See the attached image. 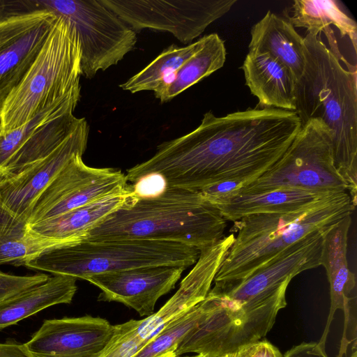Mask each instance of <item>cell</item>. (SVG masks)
Masks as SVG:
<instances>
[{"instance_id": "31", "label": "cell", "mask_w": 357, "mask_h": 357, "mask_svg": "<svg viewBox=\"0 0 357 357\" xmlns=\"http://www.w3.org/2000/svg\"><path fill=\"white\" fill-rule=\"evenodd\" d=\"M222 357H283V355L271 342L260 340L242 346Z\"/></svg>"}, {"instance_id": "27", "label": "cell", "mask_w": 357, "mask_h": 357, "mask_svg": "<svg viewBox=\"0 0 357 357\" xmlns=\"http://www.w3.org/2000/svg\"><path fill=\"white\" fill-rule=\"evenodd\" d=\"M72 244L25 230L20 236L0 238V264L26 267L29 261L50 250Z\"/></svg>"}, {"instance_id": "19", "label": "cell", "mask_w": 357, "mask_h": 357, "mask_svg": "<svg viewBox=\"0 0 357 357\" xmlns=\"http://www.w3.org/2000/svg\"><path fill=\"white\" fill-rule=\"evenodd\" d=\"M257 107L295 111L297 80L291 70L266 53L248 52L241 66Z\"/></svg>"}, {"instance_id": "32", "label": "cell", "mask_w": 357, "mask_h": 357, "mask_svg": "<svg viewBox=\"0 0 357 357\" xmlns=\"http://www.w3.org/2000/svg\"><path fill=\"white\" fill-rule=\"evenodd\" d=\"M283 357H328L325 349L317 342H303L287 351Z\"/></svg>"}, {"instance_id": "9", "label": "cell", "mask_w": 357, "mask_h": 357, "mask_svg": "<svg viewBox=\"0 0 357 357\" xmlns=\"http://www.w3.org/2000/svg\"><path fill=\"white\" fill-rule=\"evenodd\" d=\"M30 10L45 9L62 17L75 32L82 75L91 79L116 65L136 42L135 31L100 0H26Z\"/></svg>"}, {"instance_id": "2", "label": "cell", "mask_w": 357, "mask_h": 357, "mask_svg": "<svg viewBox=\"0 0 357 357\" xmlns=\"http://www.w3.org/2000/svg\"><path fill=\"white\" fill-rule=\"evenodd\" d=\"M305 66L296 83V109L302 125L317 119L331 132L336 166L344 177L352 203L357 192L356 67L337 56L322 41L320 32L303 38Z\"/></svg>"}, {"instance_id": "1", "label": "cell", "mask_w": 357, "mask_h": 357, "mask_svg": "<svg viewBox=\"0 0 357 357\" xmlns=\"http://www.w3.org/2000/svg\"><path fill=\"white\" fill-rule=\"evenodd\" d=\"M301 127L296 112L278 108L257 107L223 116L208 112L197 128L160 144L151 158L128 169L126 178L134 184L157 176L165 188L197 192L223 183L239 188L271 168Z\"/></svg>"}, {"instance_id": "12", "label": "cell", "mask_w": 357, "mask_h": 357, "mask_svg": "<svg viewBox=\"0 0 357 357\" xmlns=\"http://www.w3.org/2000/svg\"><path fill=\"white\" fill-rule=\"evenodd\" d=\"M132 29L167 31L183 43L199 36L236 0H100Z\"/></svg>"}, {"instance_id": "17", "label": "cell", "mask_w": 357, "mask_h": 357, "mask_svg": "<svg viewBox=\"0 0 357 357\" xmlns=\"http://www.w3.org/2000/svg\"><path fill=\"white\" fill-rule=\"evenodd\" d=\"M234 237L231 234L199 250L197 261L183 279L176 293L158 312L140 320L137 334L141 339L149 341L158 335L166 325L206 298Z\"/></svg>"}, {"instance_id": "33", "label": "cell", "mask_w": 357, "mask_h": 357, "mask_svg": "<svg viewBox=\"0 0 357 357\" xmlns=\"http://www.w3.org/2000/svg\"><path fill=\"white\" fill-rule=\"evenodd\" d=\"M0 357H29L23 344L15 342L0 343Z\"/></svg>"}, {"instance_id": "30", "label": "cell", "mask_w": 357, "mask_h": 357, "mask_svg": "<svg viewBox=\"0 0 357 357\" xmlns=\"http://www.w3.org/2000/svg\"><path fill=\"white\" fill-rule=\"evenodd\" d=\"M49 278V275L43 273L31 275H16L0 271V302L41 284Z\"/></svg>"}, {"instance_id": "25", "label": "cell", "mask_w": 357, "mask_h": 357, "mask_svg": "<svg viewBox=\"0 0 357 357\" xmlns=\"http://www.w3.org/2000/svg\"><path fill=\"white\" fill-rule=\"evenodd\" d=\"M226 60L224 41L217 33L203 37L201 47L176 71L173 82L155 97L167 102L221 68Z\"/></svg>"}, {"instance_id": "10", "label": "cell", "mask_w": 357, "mask_h": 357, "mask_svg": "<svg viewBox=\"0 0 357 357\" xmlns=\"http://www.w3.org/2000/svg\"><path fill=\"white\" fill-rule=\"evenodd\" d=\"M89 127L77 128L51 153L24 171L0 178V238L20 236L32 210L48 185L75 155H83Z\"/></svg>"}, {"instance_id": "5", "label": "cell", "mask_w": 357, "mask_h": 357, "mask_svg": "<svg viewBox=\"0 0 357 357\" xmlns=\"http://www.w3.org/2000/svg\"><path fill=\"white\" fill-rule=\"evenodd\" d=\"M80 60L75 32L57 16L28 71L2 105L0 135L24 125L56 100L81 89Z\"/></svg>"}, {"instance_id": "24", "label": "cell", "mask_w": 357, "mask_h": 357, "mask_svg": "<svg viewBox=\"0 0 357 357\" xmlns=\"http://www.w3.org/2000/svg\"><path fill=\"white\" fill-rule=\"evenodd\" d=\"M287 20L296 27L307 31L324 32L328 41L335 36L331 26H335L342 37L351 43L356 52L357 25L344 10L340 3L333 0H296L290 8Z\"/></svg>"}, {"instance_id": "35", "label": "cell", "mask_w": 357, "mask_h": 357, "mask_svg": "<svg viewBox=\"0 0 357 357\" xmlns=\"http://www.w3.org/2000/svg\"><path fill=\"white\" fill-rule=\"evenodd\" d=\"M187 357H204V356L202 355H199V354H197L196 356H187Z\"/></svg>"}, {"instance_id": "8", "label": "cell", "mask_w": 357, "mask_h": 357, "mask_svg": "<svg viewBox=\"0 0 357 357\" xmlns=\"http://www.w3.org/2000/svg\"><path fill=\"white\" fill-rule=\"evenodd\" d=\"M207 296L210 310L179 342L174 351L176 357L188 353L222 357L260 340L272 328L278 312L287 305L286 292L237 305H225L209 294Z\"/></svg>"}, {"instance_id": "21", "label": "cell", "mask_w": 357, "mask_h": 357, "mask_svg": "<svg viewBox=\"0 0 357 357\" xmlns=\"http://www.w3.org/2000/svg\"><path fill=\"white\" fill-rule=\"evenodd\" d=\"M249 52L266 53L287 67L298 81L305 66L304 38L287 19L268 10L251 29Z\"/></svg>"}, {"instance_id": "18", "label": "cell", "mask_w": 357, "mask_h": 357, "mask_svg": "<svg viewBox=\"0 0 357 357\" xmlns=\"http://www.w3.org/2000/svg\"><path fill=\"white\" fill-rule=\"evenodd\" d=\"M351 224V214L333 225L323 236L320 264L326 268L331 295L329 314L318 342L324 349L335 312L342 310L344 321L356 317V276L349 268L347 257Z\"/></svg>"}, {"instance_id": "15", "label": "cell", "mask_w": 357, "mask_h": 357, "mask_svg": "<svg viewBox=\"0 0 357 357\" xmlns=\"http://www.w3.org/2000/svg\"><path fill=\"white\" fill-rule=\"evenodd\" d=\"M113 332L99 317L46 319L24 345L29 357H98Z\"/></svg>"}, {"instance_id": "23", "label": "cell", "mask_w": 357, "mask_h": 357, "mask_svg": "<svg viewBox=\"0 0 357 357\" xmlns=\"http://www.w3.org/2000/svg\"><path fill=\"white\" fill-rule=\"evenodd\" d=\"M76 281L71 276L53 275L0 302V331L49 307L70 303L77 289Z\"/></svg>"}, {"instance_id": "28", "label": "cell", "mask_w": 357, "mask_h": 357, "mask_svg": "<svg viewBox=\"0 0 357 357\" xmlns=\"http://www.w3.org/2000/svg\"><path fill=\"white\" fill-rule=\"evenodd\" d=\"M210 307L211 301L206 296L190 311L166 325L133 357H158L176 349L183 337L204 319Z\"/></svg>"}, {"instance_id": "34", "label": "cell", "mask_w": 357, "mask_h": 357, "mask_svg": "<svg viewBox=\"0 0 357 357\" xmlns=\"http://www.w3.org/2000/svg\"><path fill=\"white\" fill-rule=\"evenodd\" d=\"M174 351L175 349H172L158 357H176L175 354H174Z\"/></svg>"}, {"instance_id": "14", "label": "cell", "mask_w": 357, "mask_h": 357, "mask_svg": "<svg viewBox=\"0 0 357 357\" xmlns=\"http://www.w3.org/2000/svg\"><path fill=\"white\" fill-rule=\"evenodd\" d=\"M56 18L45 9L22 10L0 3V110L28 71Z\"/></svg>"}, {"instance_id": "20", "label": "cell", "mask_w": 357, "mask_h": 357, "mask_svg": "<svg viewBox=\"0 0 357 357\" xmlns=\"http://www.w3.org/2000/svg\"><path fill=\"white\" fill-rule=\"evenodd\" d=\"M328 194L331 193L278 188L261 192L229 195L206 199L218 209L226 220L236 222L250 215L295 211Z\"/></svg>"}, {"instance_id": "22", "label": "cell", "mask_w": 357, "mask_h": 357, "mask_svg": "<svg viewBox=\"0 0 357 357\" xmlns=\"http://www.w3.org/2000/svg\"><path fill=\"white\" fill-rule=\"evenodd\" d=\"M132 185L126 190L70 211L64 214L26 226L30 230L49 238L76 243L111 213L136 195Z\"/></svg>"}, {"instance_id": "4", "label": "cell", "mask_w": 357, "mask_h": 357, "mask_svg": "<svg viewBox=\"0 0 357 357\" xmlns=\"http://www.w3.org/2000/svg\"><path fill=\"white\" fill-rule=\"evenodd\" d=\"M354 208L349 194L339 192L295 211L242 218L234 222L237 235L214 283H231L249 277L306 236L327 230L352 214Z\"/></svg>"}, {"instance_id": "3", "label": "cell", "mask_w": 357, "mask_h": 357, "mask_svg": "<svg viewBox=\"0 0 357 357\" xmlns=\"http://www.w3.org/2000/svg\"><path fill=\"white\" fill-rule=\"evenodd\" d=\"M226 221L200 192L165 188L152 195L136 194L83 240L166 241L200 250L224 237Z\"/></svg>"}, {"instance_id": "11", "label": "cell", "mask_w": 357, "mask_h": 357, "mask_svg": "<svg viewBox=\"0 0 357 357\" xmlns=\"http://www.w3.org/2000/svg\"><path fill=\"white\" fill-rule=\"evenodd\" d=\"M80 91H73L24 125L0 135V178L17 174L44 158L77 128L83 118H77L73 112Z\"/></svg>"}, {"instance_id": "6", "label": "cell", "mask_w": 357, "mask_h": 357, "mask_svg": "<svg viewBox=\"0 0 357 357\" xmlns=\"http://www.w3.org/2000/svg\"><path fill=\"white\" fill-rule=\"evenodd\" d=\"M199 255L197 248L174 242L82 240L50 250L26 267L86 280L92 275L136 268L176 266L187 268L196 263Z\"/></svg>"}, {"instance_id": "13", "label": "cell", "mask_w": 357, "mask_h": 357, "mask_svg": "<svg viewBox=\"0 0 357 357\" xmlns=\"http://www.w3.org/2000/svg\"><path fill=\"white\" fill-rule=\"evenodd\" d=\"M129 186L121 170L89 167L82 155H75L43 191L26 227L120 193Z\"/></svg>"}, {"instance_id": "7", "label": "cell", "mask_w": 357, "mask_h": 357, "mask_svg": "<svg viewBox=\"0 0 357 357\" xmlns=\"http://www.w3.org/2000/svg\"><path fill=\"white\" fill-rule=\"evenodd\" d=\"M278 188L348 192V185L335 164L331 132L321 121L312 119L303 124L289 147L271 168L226 195Z\"/></svg>"}, {"instance_id": "26", "label": "cell", "mask_w": 357, "mask_h": 357, "mask_svg": "<svg viewBox=\"0 0 357 357\" xmlns=\"http://www.w3.org/2000/svg\"><path fill=\"white\" fill-rule=\"evenodd\" d=\"M202 43L203 37L185 47L174 44L169 46L120 87L131 93L153 91L156 96L173 82L176 71L201 47Z\"/></svg>"}, {"instance_id": "16", "label": "cell", "mask_w": 357, "mask_h": 357, "mask_svg": "<svg viewBox=\"0 0 357 357\" xmlns=\"http://www.w3.org/2000/svg\"><path fill=\"white\" fill-rule=\"evenodd\" d=\"M185 269L176 266L136 268L95 275L86 280L101 290L99 301L121 303L141 317H149L158 300L174 288Z\"/></svg>"}, {"instance_id": "29", "label": "cell", "mask_w": 357, "mask_h": 357, "mask_svg": "<svg viewBox=\"0 0 357 357\" xmlns=\"http://www.w3.org/2000/svg\"><path fill=\"white\" fill-rule=\"evenodd\" d=\"M140 320H130L114 326L110 340L98 357H133L150 341L137 334Z\"/></svg>"}]
</instances>
